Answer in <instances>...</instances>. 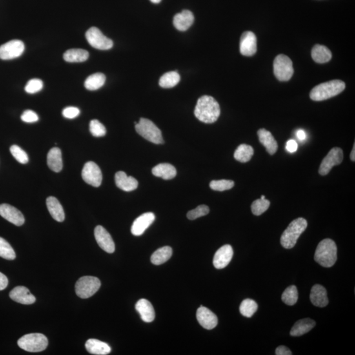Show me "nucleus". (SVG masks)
I'll return each instance as SVG.
<instances>
[{
  "label": "nucleus",
  "mask_w": 355,
  "mask_h": 355,
  "mask_svg": "<svg viewBox=\"0 0 355 355\" xmlns=\"http://www.w3.org/2000/svg\"><path fill=\"white\" fill-rule=\"evenodd\" d=\"M194 114L204 123H214L221 115V108L216 99L209 95H203L197 100Z\"/></svg>",
  "instance_id": "f257e3e1"
},
{
  "label": "nucleus",
  "mask_w": 355,
  "mask_h": 355,
  "mask_svg": "<svg viewBox=\"0 0 355 355\" xmlns=\"http://www.w3.org/2000/svg\"><path fill=\"white\" fill-rule=\"evenodd\" d=\"M345 88V84L339 80L326 82L315 86L310 92L312 100L321 101L326 100L341 94Z\"/></svg>",
  "instance_id": "f03ea898"
},
{
  "label": "nucleus",
  "mask_w": 355,
  "mask_h": 355,
  "mask_svg": "<svg viewBox=\"0 0 355 355\" xmlns=\"http://www.w3.org/2000/svg\"><path fill=\"white\" fill-rule=\"evenodd\" d=\"M337 252L336 244L332 239H324L317 246L314 260L324 267H332L337 261Z\"/></svg>",
  "instance_id": "7ed1b4c3"
},
{
  "label": "nucleus",
  "mask_w": 355,
  "mask_h": 355,
  "mask_svg": "<svg viewBox=\"0 0 355 355\" xmlns=\"http://www.w3.org/2000/svg\"><path fill=\"white\" fill-rule=\"evenodd\" d=\"M307 227V221L303 218L293 221L284 231L280 238L281 245L286 248H292L296 245L297 239Z\"/></svg>",
  "instance_id": "20e7f679"
},
{
  "label": "nucleus",
  "mask_w": 355,
  "mask_h": 355,
  "mask_svg": "<svg viewBox=\"0 0 355 355\" xmlns=\"http://www.w3.org/2000/svg\"><path fill=\"white\" fill-rule=\"evenodd\" d=\"M18 345L21 349L30 352L43 351L47 348L48 340L44 335L39 333L26 334L19 339Z\"/></svg>",
  "instance_id": "39448f33"
},
{
  "label": "nucleus",
  "mask_w": 355,
  "mask_h": 355,
  "mask_svg": "<svg viewBox=\"0 0 355 355\" xmlns=\"http://www.w3.org/2000/svg\"><path fill=\"white\" fill-rule=\"evenodd\" d=\"M135 124L136 132L149 141L155 144L164 143L161 131L150 120L141 118L139 123H135Z\"/></svg>",
  "instance_id": "423d86ee"
},
{
  "label": "nucleus",
  "mask_w": 355,
  "mask_h": 355,
  "mask_svg": "<svg viewBox=\"0 0 355 355\" xmlns=\"http://www.w3.org/2000/svg\"><path fill=\"white\" fill-rule=\"evenodd\" d=\"M100 286L101 281L96 277L84 276L77 281L75 292L81 298L87 299L94 296Z\"/></svg>",
  "instance_id": "0eeeda50"
},
{
  "label": "nucleus",
  "mask_w": 355,
  "mask_h": 355,
  "mask_svg": "<svg viewBox=\"0 0 355 355\" xmlns=\"http://www.w3.org/2000/svg\"><path fill=\"white\" fill-rule=\"evenodd\" d=\"M273 67L274 75L279 81H290L294 75L292 61L287 55L280 54L276 56L273 63Z\"/></svg>",
  "instance_id": "6e6552de"
},
{
  "label": "nucleus",
  "mask_w": 355,
  "mask_h": 355,
  "mask_svg": "<svg viewBox=\"0 0 355 355\" xmlns=\"http://www.w3.org/2000/svg\"><path fill=\"white\" fill-rule=\"evenodd\" d=\"M86 40L93 48L99 50H108L112 49L113 42L108 39L96 27H92L86 33Z\"/></svg>",
  "instance_id": "1a4fd4ad"
},
{
  "label": "nucleus",
  "mask_w": 355,
  "mask_h": 355,
  "mask_svg": "<svg viewBox=\"0 0 355 355\" xmlns=\"http://www.w3.org/2000/svg\"><path fill=\"white\" fill-rule=\"evenodd\" d=\"M343 159V150L339 148H334L322 162L319 168V174L325 176L330 172L334 166L340 165Z\"/></svg>",
  "instance_id": "9d476101"
},
{
  "label": "nucleus",
  "mask_w": 355,
  "mask_h": 355,
  "mask_svg": "<svg viewBox=\"0 0 355 355\" xmlns=\"http://www.w3.org/2000/svg\"><path fill=\"white\" fill-rule=\"evenodd\" d=\"M82 178L84 181L90 185L97 188L102 182V173L100 168L93 161H89L84 165Z\"/></svg>",
  "instance_id": "9b49d317"
},
{
  "label": "nucleus",
  "mask_w": 355,
  "mask_h": 355,
  "mask_svg": "<svg viewBox=\"0 0 355 355\" xmlns=\"http://www.w3.org/2000/svg\"><path fill=\"white\" fill-rule=\"evenodd\" d=\"M24 44L19 40H13L0 46V59L11 60L17 58L23 54Z\"/></svg>",
  "instance_id": "f8f14e48"
},
{
  "label": "nucleus",
  "mask_w": 355,
  "mask_h": 355,
  "mask_svg": "<svg viewBox=\"0 0 355 355\" xmlns=\"http://www.w3.org/2000/svg\"><path fill=\"white\" fill-rule=\"evenodd\" d=\"M95 240L102 250L109 254H113L115 250L114 241L110 233L101 226H97L94 230Z\"/></svg>",
  "instance_id": "ddd939ff"
},
{
  "label": "nucleus",
  "mask_w": 355,
  "mask_h": 355,
  "mask_svg": "<svg viewBox=\"0 0 355 355\" xmlns=\"http://www.w3.org/2000/svg\"><path fill=\"white\" fill-rule=\"evenodd\" d=\"M256 36L251 31L243 32L240 39L239 50L244 56H252L257 50Z\"/></svg>",
  "instance_id": "4468645a"
},
{
  "label": "nucleus",
  "mask_w": 355,
  "mask_h": 355,
  "mask_svg": "<svg viewBox=\"0 0 355 355\" xmlns=\"http://www.w3.org/2000/svg\"><path fill=\"white\" fill-rule=\"evenodd\" d=\"M0 215L15 226H21L24 223V217L22 212L9 204L0 205Z\"/></svg>",
  "instance_id": "2eb2a0df"
},
{
  "label": "nucleus",
  "mask_w": 355,
  "mask_h": 355,
  "mask_svg": "<svg viewBox=\"0 0 355 355\" xmlns=\"http://www.w3.org/2000/svg\"><path fill=\"white\" fill-rule=\"evenodd\" d=\"M197 319L202 327L207 330H212L218 325V318L211 310L201 306L197 310Z\"/></svg>",
  "instance_id": "dca6fc26"
},
{
  "label": "nucleus",
  "mask_w": 355,
  "mask_h": 355,
  "mask_svg": "<svg viewBox=\"0 0 355 355\" xmlns=\"http://www.w3.org/2000/svg\"><path fill=\"white\" fill-rule=\"evenodd\" d=\"M155 219L154 213H144L135 220L131 228V232L134 236H141L148 229L149 226L154 223Z\"/></svg>",
  "instance_id": "f3484780"
},
{
  "label": "nucleus",
  "mask_w": 355,
  "mask_h": 355,
  "mask_svg": "<svg viewBox=\"0 0 355 355\" xmlns=\"http://www.w3.org/2000/svg\"><path fill=\"white\" fill-rule=\"evenodd\" d=\"M233 248L230 245H223L216 252L213 259V265L217 269H223L228 265L232 260Z\"/></svg>",
  "instance_id": "a211bd4d"
},
{
  "label": "nucleus",
  "mask_w": 355,
  "mask_h": 355,
  "mask_svg": "<svg viewBox=\"0 0 355 355\" xmlns=\"http://www.w3.org/2000/svg\"><path fill=\"white\" fill-rule=\"evenodd\" d=\"M10 298L17 303L31 305L35 303L36 298L29 290L24 286H17L10 293Z\"/></svg>",
  "instance_id": "6ab92c4d"
},
{
  "label": "nucleus",
  "mask_w": 355,
  "mask_h": 355,
  "mask_svg": "<svg viewBox=\"0 0 355 355\" xmlns=\"http://www.w3.org/2000/svg\"><path fill=\"white\" fill-rule=\"evenodd\" d=\"M194 22V14L189 10H184L181 13H177L173 19L174 27L180 31L189 29Z\"/></svg>",
  "instance_id": "aec40b11"
},
{
  "label": "nucleus",
  "mask_w": 355,
  "mask_h": 355,
  "mask_svg": "<svg viewBox=\"0 0 355 355\" xmlns=\"http://www.w3.org/2000/svg\"><path fill=\"white\" fill-rule=\"evenodd\" d=\"M115 180L117 187L125 192L135 190L138 186L137 180L134 177L128 176L127 174L123 171L117 172L115 174Z\"/></svg>",
  "instance_id": "412c9836"
},
{
  "label": "nucleus",
  "mask_w": 355,
  "mask_h": 355,
  "mask_svg": "<svg viewBox=\"0 0 355 355\" xmlns=\"http://www.w3.org/2000/svg\"><path fill=\"white\" fill-rule=\"evenodd\" d=\"M310 299L312 303L318 307H326L329 302L326 288L319 284H316L312 288Z\"/></svg>",
  "instance_id": "4be33fe9"
},
{
  "label": "nucleus",
  "mask_w": 355,
  "mask_h": 355,
  "mask_svg": "<svg viewBox=\"0 0 355 355\" xmlns=\"http://www.w3.org/2000/svg\"><path fill=\"white\" fill-rule=\"evenodd\" d=\"M136 309L140 314L142 321L146 323H152L154 321L155 317L154 308L147 299H139L136 304Z\"/></svg>",
  "instance_id": "5701e85b"
},
{
  "label": "nucleus",
  "mask_w": 355,
  "mask_h": 355,
  "mask_svg": "<svg viewBox=\"0 0 355 355\" xmlns=\"http://www.w3.org/2000/svg\"><path fill=\"white\" fill-rule=\"evenodd\" d=\"M257 134H258L259 141L263 146H265L268 154L271 155L276 154L278 148V143L271 133L265 128H261L258 130Z\"/></svg>",
  "instance_id": "b1692460"
},
{
  "label": "nucleus",
  "mask_w": 355,
  "mask_h": 355,
  "mask_svg": "<svg viewBox=\"0 0 355 355\" xmlns=\"http://www.w3.org/2000/svg\"><path fill=\"white\" fill-rule=\"evenodd\" d=\"M85 347L86 350L92 354L106 355L110 354L112 350L108 344L95 339H88Z\"/></svg>",
  "instance_id": "393cba45"
},
{
  "label": "nucleus",
  "mask_w": 355,
  "mask_h": 355,
  "mask_svg": "<svg viewBox=\"0 0 355 355\" xmlns=\"http://www.w3.org/2000/svg\"><path fill=\"white\" fill-rule=\"evenodd\" d=\"M46 205L53 219L57 222H63L65 220V212L58 199L54 197H49L46 199Z\"/></svg>",
  "instance_id": "a878e982"
},
{
  "label": "nucleus",
  "mask_w": 355,
  "mask_h": 355,
  "mask_svg": "<svg viewBox=\"0 0 355 355\" xmlns=\"http://www.w3.org/2000/svg\"><path fill=\"white\" fill-rule=\"evenodd\" d=\"M48 167L53 172H59L63 168L61 151L58 148L51 149L47 157Z\"/></svg>",
  "instance_id": "bb28decb"
},
{
  "label": "nucleus",
  "mask_w": 355,
  "mask_h": 355,
  "mask_svg": "<svg viewBox=\"0 0 355 355\" xmlns=\"http://www.w3.org/2000/svg\"><path fill=\"white\" fill-rule=\"evenodd\" d=\"M316 325L313 320L305 318L297 321L291 330L290 335L292 336L297 337L307 334Z\"/></svg>",
  "instance_id": "cd10ccee"
},
{
  "label": "nucleus",
  "mask_w": 355,
  "mask_h": 355,
  "mask_svg": "<svg viewBox=\"0 0 355 355\" xmlns=\"http://www.w3.org/2000/svg\"><path fill=\"white\" fill-rule=\"evenodd\" d=\"M154 176L162 178L164 180H171L176 175V170L169 163H161L152 169Z\"/></svg>",
  "instance_id": "c85d7f7f"
},
{
  "label": "nucleus",
  "mask_w": 355,
  "mask_h": 355,
  "mask_svg": "<svg viewBox=\"0 0 355 355\" xmlns=\"http://www.w3.org/2000/svg\"><path fill=\"white\" fill-rule=\"evenodd\" d=\"M312 57L316 63H325L330 61L332 57L331 51L325 46L316 44L312 48Z\"/></svg>",
  "instance_id": "c756f323"
},
{
  "label": "nucleus",
  "mask_w": 355,
  "mask_h": 355,
  "mask_svg": "<svg viewBox=\"0 0 355 355\" xmlns=\"http://www.w3.org/2000/svg\"><path fill=\"white\" fill-rule=\"evenodd\" d=\"M89 53L83 49H71L64 53L63 59L68 63H81L88 59Z\"/></svg>",
  "instance_id": "7c9ffc66"
},
{
  "label": "nucleus",
  "mask_w": 355,
  "mask_h": 355,
  "mask_svg": "<svg viewBox=\"0 0 355 355\" xmlns=\"http://www.w3.org/2000/svg\"><path fill=\"white\" fill-rule=\"evenodd\" d=\"M172 255V248L169 246L158 248L151 257V261L155 265H160L169 260Z\"/></svg>",
  "instance_id": "2f4dec72"
},
{
  "label": "nucleus",
  "mask_w": 355,
  "mask_h": 355,
  "mask_svg": "<svg viewBox=\"0 0 355 355\" xmlns=\"http://www.w3.org/2000/svg\"><path fill=\"white\" fill-rule=\"evenodd\" d=\"M105 81L106 77L103 73H95L87 78L84 83V86L88 90H97L105 84Z\"/></svg>",
  "instance_id": "473e14b6"
},
{
  "label": "nucleus",
  "mask_w": 355,
  "mask_h": 355,
  "mask_svg": "<svg viewBox=\"0 0 355 355\" xmlns=\"http://www.w3.org/2000/svg\"><path fill=\"white\" fill-rule=\"evenodd\" d=\"M254 154V148L247 144H241L234 153V158L241 163H247L252 159Z\"/></svg>",
  "instance_id": "72a5a7b5"
},
{
  "label": "nucleus",
  "mask_w": 355,
  "mask_h": 355,
  "mask_svg": "<svg viewBox=\"0 0 355 355\" xmlns=\"http://www.w3.org/2000/svg\"><path fill=\"white\" fill-rule=\"evenodd\" d=\"M181 81V77L176 71H170L160 78L159 86L164 88L174 87Z\"/></svg>",
  "instance_id": "f704fd0d"
},
{
  "label": "nucleus",
  "mask_w": 355,
  "mask_h": 355,
  "mask_svg": "<svg viewBox=\"0 0 355 355\" xmlns=\"http://www.w3.org/2000/svg\"><path fill=\"white\" fill-rule=\"evenodd\" d=\"M257 308H258V305L256 302L253 299H246L241 302L239 311L243 316L251 318L257 311Z\"/></svg>",
  "instance_id": "c9c22d12"
},
{
  "label": "nucleus",
  "mask_w": 355,
  "mask_h": 355,
  "mask_svg": "<svg viewBox=\"0 0 355 355\" xmlns=\"http://www.w3.org/2000/svg\"><path fill=\"white\" fill-rule=\"evenodd\" d=\"M281 300L286 305H294L298 300V291H297L296 286H291L286 288L282 296H281Z\"/></svg>",
  "instance_id": "e433bc0d"
},
{
  "label": "nucleus",
  "mask_w": 355,
  "mask_h": 355,
  "mask_svg": "<svg viewBox=\"0 0 355 355\" xmlns=\"http://www.w3.org/2000/svg\"><path fill=\"white\" fill-rule=\"evenodd\" d=\"M0 257L7 260H14L16 258L15 251L5 239L0 237Z\"/></svg>",
  "instance_id": "4c0bfd02"
},
{
  "label": "nucleus",
  "mask_w": 355,
  "mask_h": 355,
  "mask_svg": "<svg viewBox=\"0 0 355 355\" xmlns=\"http://www.w3.org/2000/svg\"><path fill=\"white\" fill-rule=\"evenodd\" d=\"M270 201L267 199H258L253 202L252 205V211L253 214L256 216H260L261 215L267 210L270 207Z\"/></svg>",
  "instance_id": "58836bf2"
},
{
  "label": "nucleus",
  "mask_w": 355,
  "mask_h": 355,
  "mask_svg": "<svg viewBox=\"0 0 355 355\" xmlns=\"http://www.w3.org/2000/svg\"><path fill=\"white\" fill-rule=\"evenodd\" d=\"M234 186V182L229 180H221L210 182V188L215 191L223 192V191L232 189Z\"/></svg>",
  "instance_id": "ea45409f"
},
{
  "label": "nucleus",
  "mask_w": 355,
  "mask_h": 355,
  "mask_svg": "<svg viewBox=\"0 0 355 355\" xmlns=\"http://www.w3.org/2000/svg\"><path fill=\"white\" fill-rule=\"evenodd\" d=\"M10 152L13 157L17 160L19 163L26 164L28 162V156L27 154L23 149L17 145H13L10 148Z\"/></svg>",
  "instance_id": "a19ab883"
},
{
  "label": "nucleus",
  "mask_w": 355,
  "mask_h": 355,
  "mask_svg": "<svg viewBox=\"0 0 355 355\" xmlns=\"http://www.w3.org/2000/svg\"><path fill=\"white\" fill-rule=\"evenodd\" d=\"M90 131L92 136L95 137H102L106 134V128L103 124H101L98 120L94 119L91 121L90 123Z\"/></svg>",
  "instance_id": "79ce46f5"
},
{
  "label": "nucleus",
  "mask_w": 355,
  "mask_h": 355,
  "mask_svg": "<svg viewBox=\"0 0 355 355\" xmlns=\"http://www.w3.org/2000/svg\"><path fill=\"white\" fill-rule=\"evenodd\" d=\"M210 210L208 206L205 205H201L198 207L194 208L188 212L187 217L190 220H195L199 218V217L205 216L208 214Z\"/></svg>",
  "instance_id": "37998d69"
},
{
  "label": "nucleus",
  "mask_w": 355,
  "mask_h": 355,
  "mask_svg": "<svg viewBox=\"0 0 355 355\" xmlns=\"http://www.w3.org/2000/svg\"><path fill=\"white\" fill-rule=\"evenodd\" d=\"M43 82L41 80L34 79L28 82L24 90L28 94H36V93L41 91L42 89L43 88Z\"/></svg>",
  "instance_id": "c03bdc74"
},
{
  "label": "nucleus",
  "mask_w": 355,
  "mask_h": 355,
  "mask_svg": "<svg viewBox=\"0 0 355 355\" xmlns=\"http://www.w3.org/2000/svg\"><path fill=\"white\" fill-rule=\"evenodd\" d=\"M21 120L24 123H36L39 120V117L35 112L32 110H26L21 115Z\"/></svg>",
  "instance_id": "a18cd8bd"
},
{
  "label": "nucleus",
  "mask_w": 355,
  "mask_h": 355,
  "mask_svg": "<svg viewBox=\"0 0 355 355\" xmlns=\"http://www.w3.org/2000/svg\"><path fill=\"white\" fill-rule=\"evenodd\" d=\"M81 113L80 110L75 106H68L64 109L62 114L65 118L68 119H73L76 118Z\"/></svg>",
  "instance_id": "49530a36"
},
{
  "label": "nucleus",
  "mask_w": 355,
  "mask_h": 355,
  "mask_svg": "<svg viewBox=\"0 0 355 355\" xmlns=\"http://www.w3.org/2000/svg\"><path fill=\"white\" fill-rule=\"evenodd\" d=\"M286 150H287L288 152L294 153L296 152L298 148V145L296 141L294 139H290L286 143Z\"/></svg>",
  "instance_id": "de8ad7c7"
},
{
  "label": "nucleus",
  "mask_w": 355,
  "mask_h": 355,
  "mask_svg": "<svg viewBox=\"0 0 355 355\" xmlns=\"http://www.w3.org/2000/svg\"><path fill=\"white\" fill-rule=\"evenodd\" d=\"M276 355H292V352L286 346H279L276 349Z\"/></svg>",
  "instance_id": "09e8293b"
},
{
  "label": "nucleus",
  "mask_w": 355,
  "mask_h": 355,
  "mask_svg": "<svg viewBox=\"0 0 355 355\" xmlns=\"http://www.w3.org/2000/svg\"><path fill=\"white\" fill-rule=\"evenodd\" d=\"M8 279L5 274L0 272V291L5 290L8 286Z\"/></svg>",
  "instance_id": "8fccbe9b"
},
{
  "label": "nucleus",
  "mask_w": 355,
  "mask_h": 355,
  "mask_svg": "<svg viewBox=\"0 0 355 355\" xmlns=\"http://www.w3.org/2000/svg\"><path fill=\"white\" fill-rule=\"evenodd\" d=\"M296 136L297 137V138H298L299 140L301 141L305 140L306 137H307V134H306V132L303 130H299L298 131H297V132H296Z\"/></svg>",
  "instance_id": "3c124183"
},
{
  "label": "nucleus",
  "mask_w": 355,
  "mask_h": 355,
  "mask_svg": "<svg viewBox=\"0 0 355 355\" xmlns=\"http://www.w3.org/2000/svg\"><path fill=\"white\" fill-rule=\"evenodd\" d=\"M350 159H351L352 161H355V144H354L353 146V148H352V150L351 153H350Z\"/></svg>",
  "instance_id": "603ef678"
},
{
  "label": "nucleus",
  "mask_w": 355,
  "mask_h": 355,
  "mask_svg": "<svg viewBox=\"0 0 355 355\" xmlns=\"http://www.w3.org/2000/svg\"><path fill=\"white\" fill-rule=\"evenodd\" d=\"M150 1L154 4H159L161 2V0H150Z\"/></svg>",
  "instance_id": "864d4df0"
},
{
  "label": "nucleus",
  "mask_w": 355,
  "mask_h": 355,
  "mask_svg": "<svg viewBox=\"0 0 355 355\" xmlns=\"http://www.w3.org/2000/svg\"><path fill=\"white\" fill-rule=\"evenodd\" d=\"M261 199H265V195H262L261 198Z\"/></svg>",
  "instance_id": "5fc2aeb1"
}]
</instances>
